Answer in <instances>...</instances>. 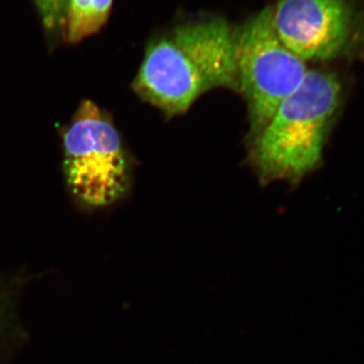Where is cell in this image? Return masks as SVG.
I'll use <instances>...</instances> for the list:
<instances>
[{
    "mask_svg": "<svg viewBox=\"0 0 364 364\" xmlns=\"http://www.w3.org/2000/svg\"><path fill=\"white\" fill-rule=\"evenodd\" d=\"M272 23L299 58L326 60L348 45L355 14L346 0H280L272 9Z\"/></svg>",
    "mask_w": 364,
    "mask_h": 364,
    "instance_id": "5",
    "label": "cell"
},
{
    "mask_svg": "<svg viewBox=\"0 0 364 364\" xmlns=\"http://www.w3.org/2000/svg\"><path fill=\"white\" fill-rule=\"evenodd\" d=\"M42 20L49 33L62 32V18L57 0H33Z\"/></svg>",
    "mask_w": 364,
    "mask_h": 364,
    "instance_id": "7",
    "label": "cell"
},
{
    "mask_svg": "<svg viewBox=\"0 0 364 364\" xmlns=\"http://www.w3.org/2000/svg\"><path fill=\"white\" fill-rule=\"evenodd\" d=\"M67 1H68V0H57V4H58L60 14H61L62 25H63V16H64V11H65Z\"/></svg>",
    "mask_w": 364,
    "mask_h": 364,
    "instance_id": "8",
    "label": "cell"
},
{
    "mask_svg": "<svg viewBox=\"0 0 364 364\" xmlns=\"http://www.w3.org/2000/svg\"><path fill=\"white\" fill-rule=\"evenodd\" d=\"M63 173L69 193L86 210L112 205L130 186V163L105 111L83 100L62 130Z\"/></svg>",
    "mask_w": 364,
    "mask_h": 364,
    "instance_id": "3",
    "label": "cell"
},
{
    "mask_svg": "<svg viewBox=\"0 0 364 364\" xmlns=\"http://www.w3.org/2000/svg\"><path fill=\"white\" fill-rule=\"evenodd\" d=\"M339 93L333 74L308 71L254 138L253 162L261 178L294 181L318 164Z\"/></svg>",
    "mask_w": 364,
    "mask_h": 364,
    "instance_id": "2",
    "label": "cell"
},
{
    "mask_svg": "<svg viewBox=\"0 0 364 364\" xmlns=\"http://www.w3.org/2000/svg\"><path fill=\"white\" fill-rule=\"evenodd\" d=\"M235 59L240 91L247 100L251 133L255 138L309 70L305 60L279 39L269 7L235 33Z\"/></svg>",
    "mask_w": 364,
    "mask_h": 364,
    "instance_id": "4",
    "label": "cell"
},
{
    "mask_svg": "<svg viewBox=\"0 0 364 364\" xmlns=\"http://www.w3.org/2000/svg\"><path fill=\"white\" fill-rule=\"evenodd\" d=\"M133 90L168 116L215 88L240 90L235 32L221 21L178 26L147 48Z\"/></svg>",
    "mask_w": 364,
    "mask_h": 364,
    "instance_id": "1",
    "label": "cell"
},
{
    "mask_svg": "<svg viewBox=\"0 0 364 364\" xmlns=\"http://www.w3.org/2000/svg\"><path fill=\"white\" fill-rule=\"evenodd\" d=\"M114 0H68L63 16L62 35L76 44L97 33L107 23Z\"/></svg>",
    "mask_w": 364,
    "mask_h": 364,
    "instance_id": "6",
    "label": "cell"
}]
</instances>
